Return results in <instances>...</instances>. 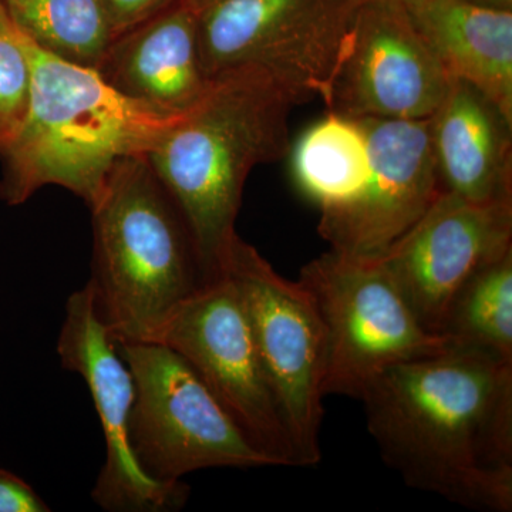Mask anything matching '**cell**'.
<instances>
[{"mask_svg":"<svg viewBox=\"0 0 512 512\" xmlns=\"http://www.w3.org/2000/svg\"><path fill=\"white\" fill-rule=\"evenodd\" d=\"M56 350L63 369L77 373L89 387L106 441V460L92 491L94 503L111 512L184 507L190 493L187 485L158 483L148 477L131 450L133 375L97 312L89 285L67 299Z\"/></svg>","mask_w":512,"mask_h":512,"instance_id":"cell-10","label":"cell"},{"mask_svg":"<svg viewBox=\"0 0 512 512\" xmlns=\"http://www.w3.org/2000/svg\"><path fill=\"white\" fill-rule=\"evenodd\" d=\"M443 336L454 346L512 362V248L481 266L460 289Z\"/></svg>","mask_w":512,"mask_h":512,"instance_id":"cell-19","label":"cell"},{"mask_svg":"<svg viewBox=\"0 0 512 512\" xmlns=\"http://www.w3.org/2000/svg\"><path fill=\"white\" fill-rule=\"evenodd\" d=\"M291 151L293 180L320 215L342 210L365 188L370 153L362 121L328 111Z\"/></svg>","mask_w":512,"mask_h":512,"instance_id":"cell-17","label":"cell"},{"mask_svg":"<svg viewBox=\"0 0 512 512\" xmlns=\"http://www.w3.org/2000/svg\"><path fill=\"white\" fill-rule=\"evenodd\" d=\"M220 272L237 288L299 467L316 466L322 458L319 434L328 359L318 305L298 279L278 274L239 235L225 252Z\"/></svg>","mask_w":512,"mask_h":512,"instance_id":"cell-8","label":"cell"},{"mask_svg":"<svg viewBox=\"0 0 512 512\" xmlns=\"http://www.w3.org/2000/svg\"><path fill=\"white\" fill-rule=\"evenodd\" d=\"M96 70L127 99L184 116L211 84L201 62L197 10L181 0L117 36Z\"/></svg>","mask_w":512,"mask_h":512,"instance_id":"cell-14","label":"cell"},{"mask_svg":"<svg viewBox=\"0 0 512 512\" xmlns=\"http://www.w3.org/2000/svg\"><path fill=\"white\" fill-rule=\"evenodd\" d=\"M387 2L396 3V5L402 6V8L409 10L410 13L416 12L421 6L429 3L430 0H387Z\"/></svg>","mask_w":512,"mask_h":512,"instance_id":"cell-24","label":"cell"},{"mask_svg":"<svg viewBox=\"0 0 512 512\" xmlns=\"http://www.w3.org/2000/svg\"><path fill=\"white\" fill-rule=\"evenodd\" d=\"M33 43L64 62L96 70L116 40L104 0H6Z\"/></svg>","mask_w":512,"mask_h":512,"instance_id":"cell-18","label":"cell"},{"mask_svg":"<svg viewBox=\"0 0 512 512\" xmlns=\"http://www.w3.org/2000/svg\"><path fill=\"white\" fill-rule=\"evenodd\" d=\"M134 379L131 450L158 483L205 468L271 467L184 357L161 343H116Z\"/></svg>","mask_w":512,"mask_h":512,"instance_id":"cell-7","label":"cell"},{"mask_svg":"<svg viewBox=\"0 0 512 512\" xmlns=\"http://www.w3.org/2000/svg\"><path fill=\"white\" fill-rule=\"evenodd\" d=\"M365 0H217L197 10L208 79L255 67L302 103L328 100Z\"/></svg>","mask_w":512,"mask_h":512,"instance_id":"cell-5","label":"cell"},{"mask_svg":"<svg viewBox=\"0 0 512 512\" xmlns=\"http://www.w3.org/2000/svg\"><path fill=\"white\" fill-rule=\"evenodd\" d=\"M359 400L384 463L471 510H512V362L474 348L390 367Z\"/></svg>","mask_w":512,"mask_h":512,"instance_id":"cell-1","label":"cell"},{"mask_svg":"<svg viewBox=\"0 0 512 512\" xmlns=\"http://www.w3.org/2000/svg\"><path fill=\"white\" fill-rule=\"evenodd\" d=\"M511 248L512 201L476 204L441 190L379 259L421 325L443 336L460 289L481 266Z\"/></svg>","mask_w":512,"mask_h":512,"instance_id":"cell-12","label":"cell"},{"mask_svg":"<svg viewBox=\"0 0 512 512\" xmlns=\"http://www.w3.org/2000/svg\"><path fill=\"white\" fill-rule=\"evenodd\" d=\"M302 101L271 74L242 67L211 80L146 158L171 195L210 279L237 231L249 174L291 153L289 114Z\"/></svg>","mask_w":512,"mask_h":512,"instance_id":"cell-2","label":"cell"},{"mask_svg":"<svg viewBox=\"0 0 512 512\" xmlns=\"http://www.w3.org/2000/svg\"><path fill=\"white\" fill-rule=\"evenodd\" d=\"M464 2L481 6V8L512 10V0H464Z\"/></svg>","mask_w":512,"mask_h":512,"instance_id":"cell-23","label":"cell"},{"mask_svg":"<svg viewBox=\"0 0 512 512\" xmlns=\"http://www.w3.org/2000/svg\"><path fill=\"white\" fill-rule=\"evenodd\" d=\"M450 83L409 10L365 0L325 106L350 119H429Z\"/></svg>","mask_w":512,"mask_h":512,"instance_id":"cell-11","label":"cell"},{"mask_svg":"<svg viewBox=\"0 0 512 512\" xmlns=\"http://www.w3.org/2000/svg\"><path fill=\"white\" fill-rule=\"evenodd\" d=\"M49 511V505L25 480L0 468V512Z\"/></svg>","mask_w":512,"mask_h":512,"instance_id":"cell-22","label":"cell"},{"mask_svg":"<svg viewBox=\"0 0 512 512\" xmlns=\"http://www.w3.org/2000/svg\"><path fill=\"white\" fill-rule=\"evenodd\" d=\"M32 66L25 35L0 0V156L18 134L28 109Z\"/></svg>","mask_w":512,"mask_h":512,"instance_id":"cell-20","label":"cell"},{"mask_svg":"<svg viewBox=\"0 0 512 512\" xmlns=\"http://www.w3.org/2000/svg\"><path fill=\"white\" fill-rule=\"evenodd\" d=\"M188 3L194 8L195 10L204 8V6L210 5L212 2H217V0H187Z\"/></svg>","mask_w":512,"mask_h":512,"instance_id":"cell-25","label":"cell"},{"mask_svg":"<svg viewBox=\"0 0 512 512\" xmlns=\"http://www.w3.org/2000/svg\"><path fill=\"white\" fill-rule=\"evenodd\" d=\"M92 212L97 312L114 343L154 342L167 319L210 276L171 195L146 156L110 171Z\"/></svg>","mask_w":512,"mask_h":512,"instance_id":"cell-4","label":"cell"},{"mask_svg":"<svg viewBox=\"0 0 512 512\" xmlns=\"http://www.w3.org/2000/svg\"><path fill=\"white\" fill-rule=\"evenodd\" d=\"M116 37L160 15L181 0H104Z\"/></svg>","mask_w":512,"mask_h":512,"instance_id":"cell-21","label":"cell"},{"mask_svg":"<svg viewBox=\"0 0 512 512\" xmlns=\"http://www.w3.org/2000/svg\"><path fill=\"white\" fill-rule=\"evenodd\" d=\"M326 329L325 396L360 399L390 367L444 352L446 336L424 328L380 259L325 252L299 272Z\"/></svg>","mask_w":512,"mask_h":512,"instance_id":"cell-6","label":"cell"},{"mask_svg":"<svg viewBox=\"0 0 512 512\" xmlns=\"http://www.w3.org/2000/svg\"><path fill=\"white\" fill-rule=\"evenodd\" d=\"M410 15L450 79L471 84L512 124V10L430 0Z\"/></svg>","mask_w":512,"mask_h":512,"instance_id":"cell-16","label":"cell"},{"mask_svg":"<svg viewBox=\"0 0 512 512\" xmlns=\"http://www.w3.org/2000/svg\"><path fill=\"white\" fill-rule=\"evenodd\" d=\"M365 128L370 174L356 200L320 215V237L339 254L379 259L443 190L431 121L357 119Z\"/></svg>","mask_w":512,"mask_h":512,"instance_id":"cell-13","label":"cell"},{"mask_svg":"<svg viewBox=\"0 0 512 512\" xmlns=\"http://www.w3.org/2000/svg\"><path fill=\"white\" fill-rule=\"evenodd\" d=\"M430 121L444 191L476 204L512 201V124L484 94L451 79Z\"/></svg>","mask_w":512,"mask_h":512,"instance_id":"cell-15","label":"cell"},{"mask_svg":"<svg viewBox=\"0 0 512 512\" xmlns=\"http://www.w3.org/2000/svg\"><path fill=\"white\" fill-rule=\"evenodd\" d=\"M25 40L32 66L28 109L0 156V201L18 207L56 185L90 207L114 165L147 156L180 117L127 99L97 70L64 62Z\"/></svg>","mask_w":512,"mask_h":512,"instance_id":"cell-3","label":"cell"},{"mask_svg":"<svg viewBox=\"0 0 512 512\" xmlns=\"http://www.w3.org/2000/svg\"><path fill=\"white\" fill-rule=\"evenodd\" d=\"M154 343L168 346L187 360L249 443L272 466L299 467L244 306L224 272L175 309Z\"/></svg>","mask_w":512,"mask_h":512,"instance_id":"cell-9","label":"cell"}]
</instances>
